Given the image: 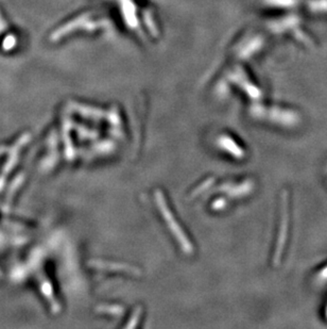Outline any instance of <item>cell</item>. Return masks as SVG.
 <instances>
[{
	"mask_svg": "<svg viewBox=\"0 0 327 329\" xmlns=\"http://www.w3.org/2000/svg\"><path fill=\"white\" fill-rule=\"evenodd\" d=\"M158 204H159L160 211H162L163 214H164L166 217H167V223H168V225L170 226V228L172 229V227H174V233L175 235L177 236V239L180 240L182 243H184V246H183V247H184L185 249H186V251H188V249L190 248V243L188 244V241H187L186 237H185L184 233H183V231H182L180 228L177 227V225L175 224L174 219V215H172V217H171V213H170V211H169V209H168L167 205H166L165 199H164V200L160 199L159 202H158Z\"/></svg>",
	"mask_w": 327,
	"mask_h": 329,
	"instance_id": "cell-1",
	"label": "cell"
}]
</instances>
